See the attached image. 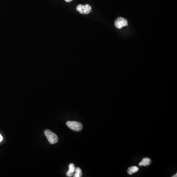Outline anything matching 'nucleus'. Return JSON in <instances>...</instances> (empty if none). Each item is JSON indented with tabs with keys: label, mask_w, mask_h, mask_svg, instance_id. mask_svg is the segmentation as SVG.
Returning a JSON list of instances; mask_svg holds the SVG:
<instances>
[{
	"label": "nucleus",
	"mask_w": 177,
	"mask_h": 177,
	"mask_svg": "<svg viewBox=\"0 0 177 177\" xmlns=\"http://www.w3.org/2000/svg\"><path fill=\"white\" fill-rule=\"evenodd\" d=\"M44 134L50 144H54L58 142L59 140L58 136L50 130H46L44 131Z\"/></svg>",
	"instance_id": "f257e3e1"
},
{
	"label": "nucleus",
	"mask_w": 177,
	"mask_h": 177,
	"mask_svg": "<svg viewBox=\"0 0 177 177\" xmlns=\"http://www.w3.org/2000/svg\"><path fill=\"white\" fill-rule=\"evenodd\" d=\"M66 125L70 129L75 131H81L83 128L81 123L75 121H68L66 122Z\"/></svg>",
	"instance_id": "f03ea898"
},
{
	"label": "nucleus",
	"mask_w": 177,
	"mask_h": 177,
	"mask_svg": "<svg viewBox=\"0 0 177 177\" xmlns=\"http://www.w3.org/2000/svg\"><path fill=\"white\" fill-rule=\"evenodd\" d=\"M76 9L81 14L87 15L91 12L92 11V7L89 4H87L85 6L82 5V4H79L77 7Z\"/></svg>",
	"instance_id": "7ed1b4c3"
},
{
	"label": "nucleus",
	"mask_w": 177,
	"mask_h": 177,
	"mask_svg": "<svg viewBox=\"0 0 177 177\" xmlns=\"http://www.w3.org/2000/svg\"><path fill=\"white\" fill-rule=\"evenodd\" d=\"M115 25L118 29H121L122 28L128 25V22L127 20L123 18L119 17L116 20Z\"/></svg>",
	"instance_id": "20e7f679"
},
{
	"label": "nucleus",
	"mask_w": 177,
	"mask_h": 177,
	"mask_svg": "<svg viewBox=\"0 0 177 177\" xmlns=\"http://www.w3.org/2000/svg\"><path fill=\"white\" fill-rule=\"evenodd\" d=\"M76 167L73 163H71L69 166V170L67 172L66 175L68 177H72L74 175V172H75Z\"/></svg>",
	"instance_id": "39448f33"
},
{
	"label": "nucleus",
	"mask_w": 177,
	"mask_h": 177,
	"mask_svg": "<svg viewBox=\"0 0 177 177\" xmlns=\"http://www.w3.org/2000/svg\"><path fill=\"white\" fill-rule=\"evenodd\" d=\"M151 160L149 158H144L139 163V165L140 166H148L151 163Z\"/></svg>",
	"instance_id": "423d86ee"
},
{
	"label": "nucleus",
	"mask_w": 177,
	"mask_h": 177,
	"mask_svg": "<svg viewBox=\"0 0 177 177\" xmlns=\"http://www.w3.org/2000/svg\"><path fill=\"white\" fill-rule=\"evenodd\" d=\"M139 170V168L137 166H133V167H130L129 168L128 170H127V173L128 174L132 175L134 173L137 172Z\"/></svg>",
	"instance_id": "0eeeda50"
},
{
	"label": "nucleus",
	"mask_w": 177,
	"mask_h": 177,
	"mask_svg": "<svg viewBox=\"0 0 177 177\" xmlns=\"http://www.w3.org/2000/svg\"><path fill=\"white\" fill-rule=\"evenodd\" d=\"M75 174L74 175V177H82V170L79 167H77L76 168L75 171Z\"/></svg>",
	"instance_id": "6e6552de"
},
{
	"label": "nucleus",
	"mask_w": 177,
	"mask_h": 177,
	"mask_svg": "<svg viewBox=\"0 0 177 177\" xmlns=\"http://www.w3.org/2000/svg\"><path fill=\"white\" fill-rule=\"evenodd\" d=\"M3 139V137H2V136H1V135H0V142H1V141H2Z\"/></svg>",
	"instance_id": "1a4fd4ad"
},
{
	"label": "nucleus",
	"mask_w": 177,
	"mask_h": 177,
	"mask_svg": "<svg viewBox=\"0 0 177 177\" xmlns=\"http://www.w3.org/2000/svg\"><path fill=\"white\" fill-rule=\"evenodd\" d=\"M72 1V0H65V1H66V2H71Z\"/></svg>",
	"instance_id": "9d476101"
},
{
	"label": "nucleus",
	"mask_w": 177,
	"mask_h": 177,
	"mask_svg": "<svg viewBox=\"0 0 177 177\" xmlns=\"http://www.w3.org/2000/svg\"><path fill=\"white\" fill-rule=\"evenodd\" d=\"M172 177H177V174H176L175 175H174V176H172Z\"/></svg>",
	"instance_id": "9b49d317"
}]
</instances>
